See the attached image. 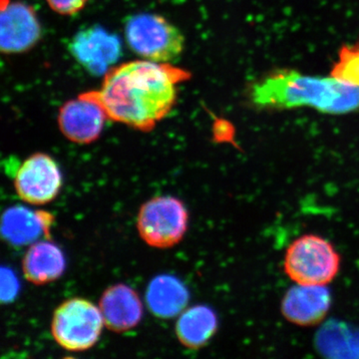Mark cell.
<instances>
[{
    "label": "cell",
    "mask_w": 359,
    "mask_h": 359,
    "mask_svg": "<svg viewBox=\"0 0 359 359\" xmlns=\"http://www.w3.org/2000/svg\"><path fill=\"white\" fill-rule=\"evenodd\" d=\"M107 118L95 101L83 95L65 103L59 111L58 125L66 138L77 144H90L102 133Z\"/></svg>",
    "instance_id": "11"
},
{
    "label": "cell",
    "mask_w": 359,
    "mask_h": 359,
    "mask_svg": "<svg viewBox=\"0 0 359 359\" xmlns=\"http://www.w3.org/2000/svg\"><path fill=\"white\" fill-rule=\"evenodd\" d=\"M54 11L62 15H72L81 11L88 0H46Z\"/></svg>",
    "instance_id": "19"
},
{
    "label": "cell",
    "mask_w": 359,
    "mask_h": 359,
    "mask_svg": "<svg viewBox=\"0 0 359 359\" xmlns=\"http://www.w3.org/2000/svg\"><path fill=\"white\" fill-rule=\"evenodd\" d=\"M105 327L115 332L133 330L143 318V304L138 292L124 283H117L103 292L99 302Z\"/></svg>",
    "instance_id": "12"
},
{
    "label": "cell",
    "mask_w": 359,
    "mask_h": 359,
    "mask_svg": "<svg viewBox=\"0 0 359 359\" xmlns=\"http://www.w3.org/2000/svg\"><path fill=\"white\" fill-rule=\"evenodd\" d=\"M250 98L266 109L311 107L334 115L359 110V87L332 76H306L295 71L271 73L250 87Z\"/></svg>",
    "instance_id": "2"
},
{
    "label": "cell",
    "mask_w": 359,
    "mask_h": 359,
    "mask_svg": "<svg viewBox=\"0 0 359 359\" xmlns=\"http://www.w3.org/2000/svg\"><path fill=\"white\" fill-rule=\"evenodd\" d=\"M41 35V27L32 6L23 2L2 0L0 16V47L7 54L32 48Z\"/></svg>",
    "instance_id": "9"
},
{
    "label": "cell",
    "mask_w": 359,
    "mask_h": 359,
    "mask_svg": "<svg viewBox=\"0 0 359 359\" xmlns=\"http://www.w3.org/2000/svg\"><path fill=\"white\" fill-rule=\"evenodd\" d=\"M189 214L181 200L161 196L144 203L137 217L142 240L156 249L178 245L188 230Z\"/></svg>",
    "instance_id": "6"
},
{
    "label": "cell",
    "mask_w": 359,
    "mask_h": 359,
    "mask_svg": "<svg viewBox=\"0 0 359 359\" xmlns=\"http://www.w3.org/2000/svg\"><path fill=\"white\" fill-rule=\"evenodd\" d=\"M53 221L50 212L32 211L22 205H14L2 215V237L14 247L33 244L43 233L48 237Z\"/></svg>",
    "instance_id": "13"
},
{
    "label": "cell",
    "mask_w": 359,
    "mask_h": 359,
    "mask_svg": "<svg viewBox=\"0 0 359 359\" xmlns=\"http://www.w3.org/2000/svg\"><path fill=\"white\" fill-rule=\"evenodd\" d=\"M215 136L217 140L233 142V129L230 123L219 121L216 123Z\"/></svg>",
    "instance_id": "20"
},
{
    "label": "cell",
    "mask_w": 359,
    "mask_h": 359,
    "mask_svg": "<svg viewBox=\"0 0 359 359\" xmlns=\"http://www.w3.org/2000/svg\"><path fill=\"white\" fill-rule=\"evenodd\" d=\"M130 48L145 60L170 63L181 55L184 36L176 26L157 14L132 16L125 26Z\"/></svg>",
    "instance_id": "5"
},
{
    "label": "cell",
    "mask_w": 359,
    "mask_h": 359,
    "mask_svg": "<svg viewBox=\"0 0 359 359\" xmlns=\"http://www.w3.org/2000/svg\"><path fill=\"white\" fill-rule=\"evenodd\" d=\"M330 74L340 81L359 87V43L344 45L340 49L339 61Z\"/></svg>",
    "instance_id": "17"
},
{
    "label": "cell",
    "mask_w": 359,
    "mask_h": 359,
    "mask_svg": "<svg viewBox=\"0 0 359 359\" xmlns=\"http://www.w3.org/2000/svg\"><path fill=\"white\" fill-rule=\"evenodd\" d=\"M332 302L327 285H295L283 295L280 313L297 327H316L327 318Z\"/></svg>",
    "instance_id": "10"
},
{
    "label": "cell",
    "mask_w": 359,
    "mask_h": 359,
    "mask_svg": "<svg viewBox=\"0 0 359 359\" xmlns=\"http://www.w3.org/2000/svg\"><path fill=\"white\" fill-rule=\"evenodd\" d=\"M191 77L170 65L136 60L115 66L104 75L101 88L82 95L98 103L107 118L148 132L173 109L177 86Z\"/></svg>",
    "instance_id": "1"
},
{
    "label": "cell",
    "mask_w": 359,
    "mask_h": 359,
    "mask_svg": "<svg viewBox=\"0 0 359 359\" xmlns=\"http://www.w3.org/2000/svg\"><path fill=\"white\" fill-rule=\"evenodd\" d=\"M218 327V316L214 309L198 304L186 309L180 314L176 323V335L187 348L199 349L209 344Z\"/></svg>",
    "instance_id": "16"
},
{
    "label": "cell",
    "mask_w": 359,
    "mask_h": 359,
    "mask_svg": "<svg viewBox=\"0 0 359 359\" xmlns=\"http://www.w3.org/2000/svg\"><path fill=\"white\" fill-rule=\"evenodd\" d=\"M65 254L49 241L33 243L22 259L23 275L33 285L55 282L65 273Z\"/></svg>",
    "instance_id": "14"
},
{
    "label": "cell",
    "mask_w": 359,
    "mask_h": 359,
    "mask_svg": "<svg viewBox=\"0 0 359 359\" xmlns=\"http://www.w3.org/2000/svg\"><path fill=\"white\" fill-rule=\"evenodd\" d=\"M104 325L99 306L87 299L74 297L62 302L54 311L51 334L62 348L79 353L95 346Z\"/></svg>",
    "instance_id": "4"
},
{
    "label": "cell",
    "mask_w": 359,
    "mask_h": 359,
    "mask_svg": "<svg viewBox=\"0 0 359 359\" xmlns=\"http://www.w3.org/2000/svg\"><path fill=\"white\" fill-rule=\"evenodd\" d=\"M341 266V257L332 243L316 233L297 238L287 247L283 271L295 285H327Z\"/></svg>",
    "instance_id": "3"
},
{
    "label": "cell",
    "mask_w": 359,
    "mask_h": 359,
    "mask_svg": "<svg viewBox=\"0 0 359 359\" xmlns=\"http://www.w3.org/2000/svg\"><path fill=\"white\" fill-rule=\"evenodd\" d=\"M190 294L179 278L170 275L156 276L149 283L146 302L151 313L168 320L176 318L185 311Z\"/></svg>",
    "instance_id": "15"
},
{
    "label": "cell",
    "mask_w": 359,
    "mask_h": 359,
    "mask_svg": "<svg viewBox=\"0 0 359 359\" xmlns=\"http://www.w3.org/2000/svg\"><path fill=\"white\" fill-rule=\"evenodd\" d=\"M62 174L57 163L45 153H35L16 168L14 188L21 200L30 205L51 203L60 193Z\"/></svg>",
    "instance_id": "7"
},
{
    "label": "cell",
    "mask_w": 359,
    "mask_h": 359,
    "mask_svg": "<svg viewBox=\"0 0 359 359\" xmlns=\"http://www.w3.org/2000/svg\"><path fill=\"white\" fill-rule=\"evenodd\" d=\"M20 285L13 271L8 268L1 269V301L4 304H11L20 292Z\"/></svg>",
    "instance_id": "18"
},
{
    "label": "cell",
    "mask_w": 359,
    "mask_h": 359,
    "mask_svg": "<svg viewBox=\"0 0 359 359\" xmlns=\"http://www.w3.org/2000/svg\"><path fill=\"white\" fill-rule=\"evenodd\" d=\"M69 48L78 63L96 76L112 69L122 53L119 37L99 25L78 32L71 40Z\"/></svg>",
    "instance_id": "8"
}]
</instances>
